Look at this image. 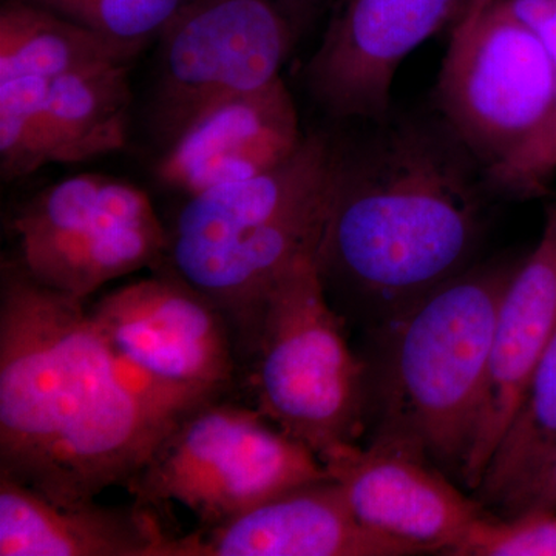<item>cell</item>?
<instances>
[{
  "mask_svg": "<svg viewBox=\"0 0 556 556\" xmlns=\"http://www.w3.org/2000/svg\"><path fill=\"white\" fill-rule=\"evenodd\" d=\"M450 555L556 556V511L478 519Z\"/></svg>",
  "mask_w": 556,
  "mask_h": 556,
  "instance_id": "22",
  "label": "cell"
},
{
  "mask_svg": "<svg viewBox=\"0 0 556 556\" xmlns=\"http://www.w3.org/2000/svg\"><path fill=\"white\" fill-rule=\"evenodd\" d=\"M555 5H556V0H555Z\"/></svg>",
  "mask_w": 556,
  "mask_h": 556,
  "instance_id": "27",
  "label": "cell"
},
{
  "mask_svg": "<svg viewBox=\"0 0 556 556\" xmlns=\"http://www.w3.org/2000/svg\"><path fill=\"white\" fill-rule=\"evenodd\" d=\"M405 544L367 529L331 478L306 482L214 527L169 540L160 556H402Z\"/></svg>",
  "mask_w": 556,
  "mask_h": 556,
  "instance_id": "13",
  "label": "cell"
},
{
  "mask_svg": "<svg viewBox=\"0 0 556 556\" xmlns=\"http://www.w3.org/2000/svg\"><path fill=\"white\" fill-rule=\"evenodd\" d=\"M541 172L547 182L556 172V100L551 126H548L546 139H544L543 153H541Z\"/></svg>",
  "mask_w": 556,
  "mask_h": 556,
  "instance_id": "24",
  "label": "cell"
},
{
  "mask_svg": "<svg viewBox=\"0 0 556 556\" xmlns=\"http://www.w3.org/2000/svg\"><path fill=\"white\" fill-rule=\"evenodd\" d=\"M294 28L273 0H193L160 35L156 141L169 148L218 102L281 78Z\"/></svg>",
  "mask_w": 556,
  "mask_h": 556,
  "instance_id": "9",
  "label": "cell"
},
{
  "mask_svg": "<svg viewBox=\"0 0 556 556\" xmlns=\"http://www.w3.org/2000/svg\"><path fill=\"white\" fill-rule=\"evenodd\" d=\"M503 511L504 517L532 511H556V445L535 477L530 479L529 484L503 508Z\"/></svg>",
  "mask_w": 556,
  "mask_h": 556,
  "instance_id": "23",
  "label": "cell"
},
{
  "mask_svg": "<svg viewBox=\"0 0 556 556\" xmlns=\"http://www.w3.org/2000/svg\"><path fill=\"white\" fill-rule=\"evenodd\" d=\"M556 331V207L548 208L535 249L518 263L497 309L484 394L463 481L477 489L521 407Z\"/></svg>",
  "mask_w": 556,
  "mask_h": 556,
  "instance_id": "14",
  "label": "cell"
},
{
  "mask_svg": "<svg viewBox=\"0 0 556 556\" xmlns=\"http://www.w3.org/2000/svg\"><path fill=\"white\" fill-rule=\"evenodd\" d=\"M258 409L320 459L354 444L369 404L368 365L353 353L343 317L305 252L270 287L239 348Z\"/></svg>",
  "mask_w": 556,
  "mask_h": 556,
  "instance_id": "6",
  "label": "cell"
},
{
  "mask_svg": "<svg viewBox=\"0 0 556 556\" xmlns=\"http://www.w3.org/2000/svg\"><path fill=\"white\" fill-rule=\"evenodd\" d=\"M327 478L316 453L258 409L217 399L186 413L126 486L138 506L178 503L200 527H214L277 493Z\"/></svg>",
  "mask_w": 556,
  "mask_h": 556,
  "instance_id": "7",
  "label": "cell"
},
{
  "mask_svg": "<svg viewBox=\"0 0 556 556\" xmlns=\"http://www.w3.org/2000/svg\"><path fill=\"white\" fill-rule=\"evenodd\" d=\"M169 536L152 508L61 506L0 475V556H159Z\"/></svg>",
  "mask_w": 556,
  "mask_h": 556,
  "instance_id": "16",
  "label": "cell"
},
{
  "mask_svg": "<svg viewBox=\"0 0 556 556\" xmlns=\"http://www.w3.org/2000/svg\"><path fill=\"white\" fill-rule=\"evenodd\" d=\"M192 408L124 367L84 300L2 258L0 475L61 506L89 503L126 485Z\"/></svg>",
  "mask_w": 556,
  "mask_h": 556,
  "instance_id": "1",
  "label": "cell"
},
{
  "mask_svg": "<svg viewBox=\"0 0 556 556\" xmlns=\"http://www.w3.org/2000/svg\"><path fill=\"white\" fill-rule=\"evenodd\" d=\"M556 100V64L504 0H467L437 86L441 118L493 189L540 195L541 153Z\"/></svg>",
  "mask_w": 556,
  "mask_h": 556,
  "instance_id": "5",
  "label": "cell"
},
{
  "mask_svg": "<svg viewBox=\"0 0 556 556\" xmlns=\"http://www.w3.org/2000/svg\"><path fill=\"white\" fill-rule=\"evenodd\" d=\"M331 164L332 142L308 135L276 169L188 197L167 229L166 255L156 268L225 314L237 353L277 278L317 249Z\"/></svg>",
  "mask_w": 556,
  "mask_h": 556,
  "instance_id": "3",
  "label": "cell"
},
{
  "mask_svg": "<svg viewBox=\"0 0 556 556\" xmlns=\"http://www.w3.org/2000/svg\"><path fill=\"white\" fill-rule=\"evenodd\" d=\"M193 0H78L60 11L101 36L141 51L160 38L170 22Z\"/></svg>",
  "mask_w": 556,
  "mask_h": 556,
  "instance_id": "21",
  "label": "cell"
},
{
  "mask_svg": "<svg viewBox=\"0 0 556 556\" xmlns=\"http://www.w3.org/2000/svg\"><path fill=\"white\" fill-rule=\"evenodd\" d=\"M129 65H90L50 80V164L84 163L126 148L131 104Z\"/></svg>",
  "mask_w": 556,
  "mask_h": 556,
  "instance_id": "17",
  "label": "cell"
},
{
  "mask_svg": "<svg viewBox=\"0 0 556 556\" xmlns=\"http://www.w3.org/2000/svg\"><path fill=\"white\" fill-rule=\"evenodd\" d=\"M90 316L124 367L164 396L197 407L240 378L228 318L169 270L102 295Z\"/></svg>",
  "mask_w": 556,
  "mask_h": 556,
  "instance_id": "10",
  "label": "cell"
},
{
  "mask_svg": "<svg viewBox=\"0 0 556 556\" xmlns=\"http://www.w3.org/2000/svg\"><path fill=\"white\" fill-rule=\"evenodd\" d=\"M50 80L24 76L0 80V175L30 177L49 166L47 98Z\"/></svg>",
  "mask_w": 556,
  "mask_h": 556,
  "instance_id": "20",
  "label": "cell"
},
{
  "mask_svg": "<svg viewBox=\"0 0 556 556\" xmlns=\"http://www.w3.org/2000/svg\"><path fill=\"white\" fill-rule=\"evenodd\" d=\"M369 123L332 144L316 265L329 302L380 328L473 265L493 188L444 119Z\"/></svg>",
  "mask_w": 556,
  "mask_h": 556,
  "instance_id": "2",
  "label": "cell"
},
{
  "mask_svg": "<svg viewBox=\"0 0 556 556\" xmlns=\"http://www.w3.org/2000/svg\"><path fill=\"white\" fill-rule=\"evenodd\" d=\"M28 2L39 3V5L49 7L51 10L62 11L72 5V3L78 2V0H28Z\"/></svg>",
  "mask_w": 556,
  "mask_h": 556,
  "instance_id": "26",
  "label": "cell"
},
{
  "mask_svg": "<svg viewBox=\"0 0 556 556\" xmlns=\"http://www.w3.org/2000/svg\"><path fill=\"white\" fill-rule=\"evenodd\" d=\"M11 229L25 273L79 300L115 278L160 266L169 239L144 190L98 174L39 190L16 208Z\"/></svg>",
  "mask_w": 556,
  "mask_h": 556,
  "instance_id": "8",
  "label": "cell"
},
{
  "mask_svg": "<svg viewBox=\"0 0 556 556\" xmlns=\"http://www.w3.org/2000/svg\"><path fill=\"white\" fill-rule=\"evenodd\" d=\"M305 138L294 100L278 78L206 110L164 149L156 175L188 199L276 169Z\"/></svg>",
  "mask_w": 556,
  "mask_h": 556,
  "instance_id": "15",
  "label": "cell"
},
{
  "mask_svg": "<svg viewBox=\"0 0 556 556\" xmlns=\"http://www.w3.org/2000/svg\"><path fill=\"white\" fill-rule=\"evenodd\" d=\"M273 2L277 3L295 22L302 20L303 14L313 9L318 0H273Z\"/></svg>",
  "mask_w": 556,
  "mask_h": 556,
  "instance_id": "25",
  "label": "cell"
},
{
  "mask_svg": "<svg viewBox=\"0 0 556 556\" xmlns=\"http://www.w3.org/2000/svg\"><path fill=\"white\" fill-rule=\"evenodd\" d=\"M467 0H339L305 68L309 93L339 119L391 113L402 61L441 30Z\"/></svg>",
  "mask_w": 556,
  "mask_h": 556,
  "instance_id": "11",
  "label": "cell"
},
{
  "mask_svg": "<svg viewBox=\"0 0 556 556\" xmlns=\"http://www.w3.org/2000/svg\"><path fill=\"white\" fill-rule=\"evenodd\" d=\"M518 263L471 265L380 327L386 354L376 438L407 445L463 478L497 309Z\"/></svg>",
  "mask_w": 556,
  "mask_h": 556,
  "instance_id": "4",
  "label": "cell"
},
{
  "mask_svg": "<svg viewBox=\"0 0 556 556\" xmlns=\"http://www.w3.org/2000/svg\"><path fill=\"white\" fill-rule=\"evenodd\" d=\"M137 54L49 7L28 0H3L0 7V80H53L90 65L130 64Z\"/></svg>",
  "mask_w": 556,
  "mask_h": 556,
  "instance_id": "18",
  "label": "cell"
},
{
  "mask_svg": "<svg viewBox=\"0 0 556 556\" xmlns=\"http://www.w3.org/2000/svg\"><path fill=\"white\" fill-rule=\"evenodd\" d=\"M320 460L362 525L416 554H452L486 515L426 456L390 439L339 445Z\"/></svg>",
  "mask_w": 556,
  "mask_h": 556,
  "instance_id": "12",
  "label": "cell"
},
{
  "mask_svg": "<svg viewBox=\"0 0 556 556\" xmlns=\"http://www.w3.org/2000/svg\"><path fill=\"white\" fill-rule=\"evenodd\" d=\"M556 445V331L533 372L517 416L490 459L477 500L504 507L521 492Z\"/></svg>",
  "mask_w": 556,
  "mask_h": 556,
  "instance_id": "19",
  "label": "cell"
}]
</instances>
